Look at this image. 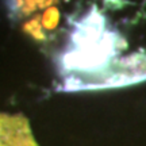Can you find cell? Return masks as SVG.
Listing matches in <instances>:
<instances>
[{
    "label": "cell",
    "instance_id": "cell-1",
    "mask_svg": "<svg viewBox=\"0 0 146 146\" xmlns=\"http://www.w3.org/2000/svg\"><path fill=\"white\" fill-rule=\"evenodd\" d=\"M0 146H38L25 116L0 114Z\"/></svg>",
    "mask_w": 146,
    "mask_h": 146
}]
</instances>
